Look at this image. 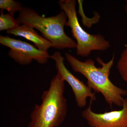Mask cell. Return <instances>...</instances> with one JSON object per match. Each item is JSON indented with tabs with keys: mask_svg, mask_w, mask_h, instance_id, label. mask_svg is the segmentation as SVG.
<instances>
[{
	"mask_svg": "<svg viewBox=\"0 0 127 127\" xmlns=\"http://www.w3.org/2000/svg\"><path fill=\"white\" fill-rule=\"evenodd\" d=\"M0 43L10 48L9 56L20 65L30 64L33 60L40 64H45L50 58L47 52L41 51L24 41L0 35Z\"/></svg>",
	"mask_w": 127,
	"mask_h": 127,
	"instance_id": "cell-5",
	"label": "cell"
},
{
	"mask_svg": "<svg viewBox=\"0 0 127 127\" xmlns=\"http://www.w3.org/2000/svg\"><path fill=\"white\" fill-rule=\"evenodd\" d=\"M93 101L90 100L88 107L82 115L90 127H127V98L122 108L103 113L94 112L92 109Z\"/></svg>",
	"mask_w": 127,
	"mask_h": 127,
	"instance_id": "cell-7",
	"label": "cell"
},
{
	"mask_svg": "<svg viewBox=\"0 0 127 127\" xmlns=\"http://www.w3.org/2000/svg\"><path fill=\"white\" fill-rule=\"evenodd\" d=\"M67 16L63 11L50 17L41 16L35 11L23 7L17 20L20 25H29L39 31L42 36L58 50L76 48V42L66 34L64 27Z\"/></svg>",
	"mask_w": 127,
	"mask_h": 127,
	"instance_id": "cell-3",
	"label": "cell"
},
{
	"mask_svg": "<svg viewBox=\"0 0 127 127\" xmlns=\"http://www.w3.org/2000/svg\"><path fill=\"white\" fill-rule=\"evenodd\" d=\"M50 58L55 61L58 72L71 87L78 106L80 108L85 107L87 104V99L89 97L93 102L96 101V97L95 93H93L84 82L73 75L66 67L64 63V58L61 53L55 52L50 56Z\"/></svg>",
	"mask_w": 127,
	"mask_h": 127,
	"instance_id": "cell-6",
	"label": "cell"
},
{
	"mask_svg": "<svg viewBox=\"0 0 127 127\" xmlns=\"http://www.w3.org/2000/svg\"><path fill=\"white\" fill-rule=\"evenodd\" d=\"M65 82L57 72L49 89L42 94L41 103L35 106L28 127H58L61 125L67 110L64 96Z\"/></svg>",
	"mask_w": 127,
	"mask_h": 127,
	"instance_id": "cell-2",
	"label": "cell"
},
{
	"mask_svg": "<svg viewBox=\"0 0 127 127\" xmlns=\"http://www.w3.org/2000/svg\"><path fill=\"white\" fill-rule=\"evenodd\" d=\"M126 4L125 6V10L126 11V12L127 13V0L126 1Z\"/></svg>",
	"mask_w": 127,
	"mask_h": 127,
	"instance_id": "cell-12",
	"label": "cell"
},
{
	"mask_svg": "<svg viewBox=\"0 0 127 127\" xmlns=\"http://www.w3.org/2000/svg\"><path fill=\"white\" fill-rule=\"evenodd\" d=\"M65 57L72 70L84 76L87 80L88 86L94 92L101 94L111 108L113 105L122 107L127 91L116 86L109 78L110 71L114 64V54L107 63L97 58V61L100 65L99 67L96 66L95 62L91 59L81 61L68 53H66Z\"/></svg>",
	"mask_w": 127,
	"mask_h": 127,
	"instance_id": "cell-1",
	"label": "cell"
},
{
	"mask_svg": "<svg viewBox=\"0 0 127 127\" xmlns=\"http://www.w3.org/2000/svg\"><path fill=\"white\" fill-rule=\"evenodd\" d=\"M58 4L67 16L65 26L70 28L73 36L76 40V49L78 56L88 57L93 51H104L110 47L109 42L103 36L89 34L83 29L77 15L76 0H60Z\"/></svg>",
	"mask_w": 127,
	"mask_h": 127,
	"instance_id": "cell-4",
	"label": "cell"
},
{
	"mask_svg": "<svg viewBox=\"0 0 127 127\" xmlns=\"http://www.w3.org/2000/svg\"><path fill=\"white\" fill-rule=\"evenodd\" d=\"M117 67L122 78L127 83V46L120 55Z\"/></svg>",
	"mask_w": 127,
	"mask_h": 127,
	"instance_id": "cell-10",
	"label": "cell"
},
{
	"mask_svg": "<svg viewBox=\"0 0 127 127\" xmlns=\"http://www.w3.org/2000/svg\"><path fill=\"white\" fill-rule=\"evenodd\" d=\"M14 14L9 13L4 14L1 10L0 15V31H9L15 29L20 25L17 19H15Z\"/></svg>",
	"mask_w": 127,
	"mask_h": 127,
	"instance_id": "cell-9",
	"label": "cell"
},
{
	"mask_svg": "<svg viewBox=\"0 0 127 127\" xmlns=\"http://www.w3.org/2000/svg\"><path fill=\"white\" fill-rule=\"evenodd\" d=\"M21 4L18 1L14 0H0V9L6 10L9 13H13L20 12L22 9Z\"/></svg>",
	"mask_w": 127,
	"mask_h": 127,
	"instance_id": "cell-11",
	"label": "cell"
},
{
	"mask_svg": "<svg viewBox=\"0 0 127 127\" xmlns=\"http://www.w3.org/2000/svg\"><path fill=\"white\" fill-rule=\"evenodd\" d=\"M6 33L15 36L22 37L31 41L38 49L43 51L47 52L49 48L53 47L51 42L40 35L34 28L29 25H20L15 29L7 31Z\"/></svg>",
	"mask_w": 127,
	"mask_h": 127,
	"instance_id": "cell-8",
	"label": "cell"
}]
</instances>
